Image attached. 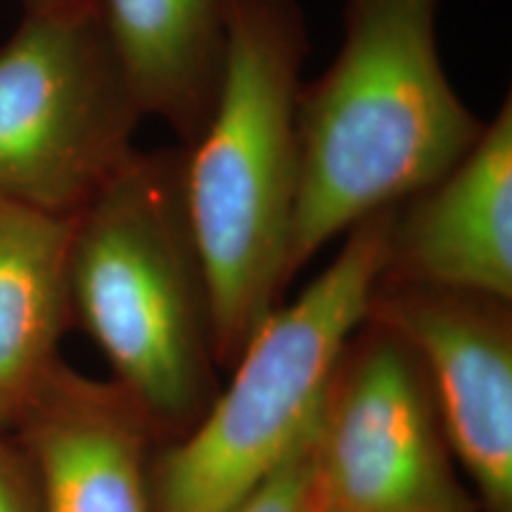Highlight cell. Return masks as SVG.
I'll return each mask as SVG.
<instances>
[{
  "mask_svg": "<svg viewBox=\"0 0 512 512\" xmlns=\"http://www.w3.org/2000/svg\"><path fill=\"white\" fill-rule=\"evenodd\" d=\"M0 512H41V496L27 453L0 432Z\"/></svg>",
  "mask_w": 512,
  "mask_h": 512,
  "instance_id": "13",
  "label": "cell"
},
{
  "mask_svg": "<svg viewBox=\"0 0 512 512\" xmlns=\"http://www.w3.org/2000/svg\"><path fill=\"white\" fill-rule=\"evenodd\" d=\"M72 320L145 418L181 427L207 392L211 311L185 209V147L136 150L74 219Z\"/></svg>",
  "mask_w": 512,
  "mask_h": 512,
  "instance_id": "3",
  "label": "cell"
},
{
  "mask_svg": "<svg viewBox=\"0 0 512 512\" xmlns=\"http://www.w3.org/2000/svg\"><path fill=\"white\" fill-rule=\"evenodd\" d=\"M24 15H57V12H74L95 8L93 0H22Z\"/></svg>",
  "mask_w": 512,
  "mask_h": 512,
  "instance_id": "14",
  "label": "cell"
},
{
  "mask_svg": "<svg viewBox=\"0 0 512 512\" xmlns=\"http://www.w3.org/2000/svg\"><path fill=\"white\" fill-rule=\"evenodd\" d=\"M226 17L219 95L185 147V209L207 280L211 347L235 363L290 285L309 31L299 0H228Z\"/></svg>",
  "mask_w": 512,
  "mask_h": 512,
  "instance_id": "2",
  "label": "cell"
},
{
  "mask_svg": "<svg viewBox=\"0 0 512 512\" xmlns=\"http://www.w3.org/2000/svg\"><path fill=\"white\" fill-rule=\"evenodd\" d=\"M448 453L413 351L373 323L320 418L318 501L337 512H477Z\"/></svg>",
  "mask_w": 512,
  "mask_h": 512,
  "instance_id": "6",
  "label": "cell"
},
{
  "mask_svg": "<svg viewBox=\"0 0 512 512\" xmlns=\"http://www.w3.org/2000/svg\"><path fill=\"white\" fill-rule=\"evenodd\" d=\"M510 304L434 287L377 285L368 320L422 361L448 451L484 512H512Z\"/></svg>",
  "mask_w": 512,
  "mask_h": 512,
  "instance_id": "7",
  "label": "cell"
},
{
  "mask_svg": "<svg viewBox=\"0 0 512 512\" xmlns=\"http://www.w3.org/2000/svg\"><path fill=\"white\" fill-rule=\"evenodd\" d=\"M228 0H93L145 117L178 145L200 138L219 95Z\"/></svg>",
  "mask_w": 512,
  "mask_h": 512,
  "instance_id": "10",
  "label": "cell"
},
{
  "mask_svg": "<svg viewBox=\"0 0 512 512\" xmlns=\"http://www.w3.org/2000/svg\"><path fill=\"white\" fill-rule=\"evenodd\" d=\"M384 283L512 302V98L444 178L394 209Z\"/></svg>",
  "mask_w": 512,
  "mask_h": 512,
  "instance_id": "8",
  "label": "cell"
},
{
  "mask_svg": "<svg viewBox=\"0 0 512 512\" xmlns=\"http://www.w3.org/2000/svg\"><path fill=\"white\" fill-rule=\"evenodd\" d=\"M311 512H337V510H332L330 505L320 503V501H318V496H316V498H313V508H311Z\"/></svg>",
  "mask_w": 512,
  "mask_h": 512,
  "instance_id": "15",
  "label": "cell"
},
{
  "mask_svg": "<svg viewBox=\"0 0 512 512\" xmlns=\"http://www.w3.org/2000/svg\"><path fill=\"white\" fill-rule=\"evenodd\" d=\"M143 117L98 10L24 15L0 48V200L76 216L136 152Z\"/></svg>",
  "mask_w": 512,
  "mask_h": 512,
  "instance_id": "5",
  "label": "cell"
},
{
  "mask_svg": "<svg viewBox=\"0 0 512 512\" xmlns=\"http://www.w3.org/2000/svg\"><path fill=\"white\" fill-rule=\"evenodd\" d=\"M394 209L351 228L335 261L261 320L226 392L152 467L155 512L228 510L318 425L351 337L368 323Z\"/></svg>",
  "mask_w": 512,
  "mask_h": 512,
  "instance_id": "4",
  "label": "cell"
},
{
  "mask_svg": "<svg viewBox=\"0 0 512 512\" xmlns=\"http://www.w3.org/2000/svg\"><path fill=\"white\" fill-rule=\"evenodd\" d=\"M74 219L0 200V432L15 430L60 363Z\"/></svg>",
  "mask_w": 512,
  "mask_h": 512,
  "instance_id": "11",
  "label": "cell"
},
{
  "mask_svg": "<svg viewBox=\"0 0 512 512\" xmlns=\"http://www.w3.org/2000/svg\"><path fill=\"white\" fill-rule=\"evenodd\" d=\"M439 3H344L335 62L299 91L287 283L332 238L444 178L482 138L486 121L441 67Z\"/></svg>",
  "mask_w": 512,
  "mask_h": 512,
  "instance_id": "1",
  "label": "cell"
},
{
  "mask_svg": "<svg viewBox=\"0 0 512 512\" xmlns=\"http://www.w3.org/2000/svg\"><path fill=\"white\" fill-rule=\"evenodd\" d=\"M318 425L299 441V446L275 467L264 482L223 512H311L313 498H316L313 451H316Z\"/></svg>",
  "mask_w": 512,
  "mask_h": 512,
  "instance_id": "12",
  "label": "cell"
},
{
  "mask_svg": "<svg viewBox=\"0 0 512 512\" xmlns=\"http://www.w3.org/2000/svg\"><path fill=\"white\" fill-rule=\"evenodd\" d=\"M41 512H155L145 415L117 384L57 363L15 425Z\"/></svg>",
  "mask_w": 512,
  "mask_h": 512,
  "instance_id": "9",
  "label": "cell"
}]
</instances>
